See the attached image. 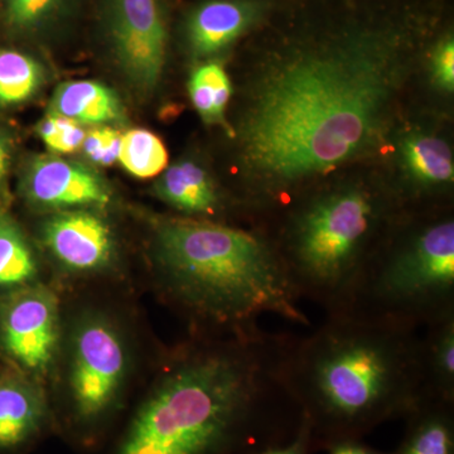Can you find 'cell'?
Instances as JSON below:
<instances>
[{
    "label": "cell",
    "instance_id": "cell-12",
    "mask_svg": "<svg viewBox=\"0 0 454 454\" xmlns=\"http://www.w3.org/2000/svg\"><path fill=\"white\" fill-rule=\"evenodd\" d=\"M262 12L253 0H208L190 14L186 41L191 55L208 59L227 49L256 22Z\"/></svg>",
    "mask_w": 454,
    "mask_h": 454
},
{
    "label": "cell",
    "instance_id": "cell-10",
    "mask_svg": "<svg viewBox=\"0 0 454 454\" xmlns=\"http://www.w3.org/2000/svg\"><path fill=\"white\" fill-rule=\"evenodd\" d=\"M3 343L29 370L50 365L59 342V307L46 286H28L12 295L0 310Z\"/></svg>",
    "mask_w": 454,
    "mask_h": 454
},
{
    "label": "cell",
    "instance_id": "cell-24",
    "mask_svg": "<svg viewBox=\"0 0 454 454\" xmlns=\"http://www.w3.org/2000/svg\"><path fill=\"white\" fill-rule=\"evenodd\" d=\"M38 137L51 154L74 153L82 149L86 131L79 122L49 112L35 127Z\"/></svg>",
    "mask_w": 454,
    "mask_h": 454
},
{
    "label": "cell",
    "instance_id": "cell-28",
    "mask_svg": "<svg viewBox=\"0 0 454 454\" xmlns=\"http://www.w3.org/2000/svg\"><path fill=\"white\" fill-rule=\"evenodd\" d=\"M309 432L306 428L301 430L300 435L289 446L282 448H274V450H265L260 454H304V446H306V438Z\"/></svg>",
    "mask_w": 454,
    "mask_h": 454
},
{
    "label": "cell",
    "instance_id": "cell-4",
    "mask_svg": "<svg viewBox=\"0 0 454 454\" xmlns=\"http://www.w3.org/2000/svg\"><path fill=\"white\" fill-rule=\"evenodd\" d=\"M154 253L173 300L199 321L232 336L260 330L264 315L310 325L262 234L212 221L163 219L155 225Z\"/></svg>",
    "mask_w": 454,
    "mask_h": 454
},
{
    "label": "cell",
    "instance_id": "cell-1",
    "mask_svg": "<svg viewBox=\"0 0 454 454\" xmlns=\"http://www.w3.org/2000/svg\"><path fill=\"white\" fill-rule=\"evenodd\" d=\"M399 71L380 47L355 46L297 57L269 74L241 130L259 195H286L369 146Z\"/></svg>",
    "mask_w": 454,
    "mask_h": 454
},
{
    "label": "cell",
    "instance_id": "cell-11",
    "mask_svg": "<svg viewBox=\"0 0 454 454\" xmlns=\"http://www.w3.org/2000/svg\"><path fill=\"white\" fill-rule=\"evenodd\" d=\"M41 236L53 258L77 273L103 270L115 258L112 227L90 208L55 212L42 225Z\"/></svg>",
    "mask_w": 454,
    "mask_h": 454
},
{
    "label": "cell",
    "instance_id": "cell-16",
    "mask_svg": "<svg viewBox=\"0 0 454 454\" xmlns=\"http://www.w3.org/2000/svg\"><path fill=\"white\" fill-rule=\"evenodd\" d=\"M80 0H4L3 20L12 35L47 40L67 25Z\"/></svg>",
    "mask_w": 454,
    "mask_h": 454
},
{
    "label": "cell",
    "instance_id": "cell-25",
    "mask_svg": "<svg viewBox=\"0 0 454 454\" xmlns=\"http://www.w3.org/2000/svg\"><path fill=\"white\" fill-rule=\"evenodd\" d=\"M121 133L114 127H97L88 131L83 139V155L97 166H112L118 162Z\"/></svg>",
    "mask_w": 454,
    "mask_h": 454
},
{
    "label": "cell",
    "instance_id": "cell-8",
    "mask_svg": "<svg viewBox=\"0 0 454 454\" xmlns=\"http://www.w3.org/2000/svg\"><path fill=\"white\" fill-rule=\"evenodd\" d=\"M127 352L119 333L101 318L83 322L74 336L70 384L74 408L94 419L109 408L121 389Z\"/></svg>",
    "mask_w": 454,
    "mask_h": 454
},
{
    "label": "cell",
    "instance_id": "cell-3",
    "mask_svg": "<svg viewBox=\"0 0 454 454\" xmlns=\"http://www.w3.org/2000/svg\"><path fill=\"white\" fill-rule=\"evenodd\" d=\"M418 333L380 319L325 316L309 336H293L284 381L306 419L339 432L411 411L426 396Z\"/></svg>",
    "mask_w": 454,
    "mask_h": 454
},
{
    "label": "cell",
    "instance_id": "cell-17",
    "mask_svg": "<svg viewBox=\"0 0 454 454\" xmlns=\"http://www.w3.org/2000/svg\"><path fill=\"white\" fill-rule=\"evenodd\" d=\"M43 417V399L37 390L25 382L0 380V448L23 443Z\"/></svg>",
    "mask_w": 454,
    "mask_h": 454
},
{
    "label": "cell",
    "instance_id": "cell-20",
    "mask_svg": "<svg viewBox=\"0 0 454 454\" xmlns=\"http://www.w3.org/2000/svg\"><path fill=\"white\" fill-rule=\"evenodd\" d=\"M403 155L411 177L422 187H441L453 179V160L450 148L441 139L427 136L409 138Z\"/></svg>",
    "mask_w": 454,
    "mask_h": 454
},
{
    "label": "cell",
    "instance_id": "cell-2",
    "mask_svg": "<svg viewBox=\"0 0 454 454\" xmlns=\"http://www.w3.org/2000/svg\"><path fill=\"white\" fill-rule=\"evenodd\" d=\"M293 336L260 328L186 352L137 414L119 454H216L250 441L271 405L293 399L283 376Z\"/></svg>",
    "mask_w": 454,
    "mask_h": 454
},
{
    "label": "cell",
    "instance_id": "cell-26",
    "mask_svg": "<svg viewBox=\"0 0 454 454\" xmlns=\"http://www.w3.org/2000/svg\"><path fill=\"white\" fill-rule=\"evenodd\" d=\"M433 74L442 88L452 91L454 85L453 41L443 42L433 57Z\"/></svg>",
    "mask_w": 454,
    "mask_h": 454
},
{
    "label": "cell",
    "instance_id": "cell-5",
    "mask_svg": "<svg viewBox=\"0 0 454 454\" xmlns=\"http://www.w3.org/2000/svg\"><path fill=\"white\" fill-rule=\"evenodd\" d=\"M387 207L366 188H336L295 208L267 240L301 301L342 312L387 225Z\"/></svg>",
    "mask_w": 454,
    "mask_h": 454
},
{
    "label": "cell",
    "instance_id": "cell-29",
    "mask_svg": "<svg viewBox=\"0 0 454 454\" xmlns=\"http://www.w3.org/2000/svg\"><path fill=\"white\" fill-rule=\"evenodd\" d=\"M331 454H375L365 447L358 446L349 441H340L334 444L333 453Z\"/></svg>",
    "mask_w": 454,
    "mask_h": 454
},
{
    "label": "cell",
    "instance_id": "cell-6",
    "mask_svg": "<svg viewBox=\"0 0 454 454\" xmlns=\"http://www.w3.org/2000/svg\"><path fill=\"white\" fill-rule=\"evenodd\" d=\"M390 226L337 315L423 330L454 313V221Z\"/></svg>",
    "mask_w": 454,
    "mask_h": 454
},
{
    "label": "cell",
    "instance_id": "cell-23",
    "mask_svg": "<svg viewBox=\"0 0 454 454\" xmlns=\"http://www.w3.org/2000/svg\"><path fill=\"white\" fill-rule=\"evenodd\" d=\"M118 162L137 178H153L168 167V152L162 140L146 129L121 134Z\"/></svg>",
    "mask_w": 454,
    "mask_h": 454
},
{
    "label": "cell",
    "instance_id": "cell-27",
    "mask_svg": "<svg viewBox=\"0 0 454 454\" xmlns=\"http://www.w3.org/2000/svg\"><path fill=\"white\" fill-rule=\"evenodd\" d=\"M12 160H13V142L7 131L0 128V192L7 184Z\"/></svg>",
    "mask_w": 454,
    "mask_h": 454
},
{
    "label": "cell",
    "instance_id": "cell-18",
    "mask_svg": "<svg viewBox=\"0 0 454 454\" xmlns=\"http://www.w3.org/2000/svg\"><path fill=\"white\" fill-rule=\"evenodd\" d=\"M453 403L424 396L417 406L418 420L400 454H453Z\"/></svg>",
    "mask_w": 454,
    "mask_h": 454
},
{
    "label": "cell",
    "instance_id": "cell-21",
    "mask_svg": "<svg viewBox=\"0 0 454 454\" xmlns=\"http://www.w3.org/2000/svg\"><path fill=\"white\" fill-rule=\"evenodd\" d=\"M191 101L207 124H225L231 85L223 66L216 61L197 66L188 82Z\"/></svg>",
    "mask_w": 454,
    "mask_h": 454
},
{
    "label": "cell",
    "instance_id": "cell-19",
    "mask_svg": "<svg viewBox=\"0 0 454 454\" xmlns=\"http://www.w3.org/2000/svg\"><path fill=\"white\" fill-rule=\"evenodd\" d=\"M47 70L40 59L13 49H0V107L23 106L40 94Z\"/></svg>",
    "mask_w": 454,
    "mask_h": 454
},
{
    "label": "cell",
    "instance_id": "cell-7",
    "mask_svg": "<svg viewBox=\"0 0 454 454\" xmlns=\"http://www.w3.org/2000/svg\"><path fill=\"white\" fill-rule=\"evenodd\" d=\"M104 32L116 70L139 98L162 82L168 28L160 0H106Z\"/></svg>",
    "mask_w": 454,
    "mask_h": 454
},
{
    "label": "cell",
    "instance_id": "cell-14",
    "mask_svg": "<svg viewBox=\"0 0 454 454\" xmlns=\"http://www.w3.org/2000/svg\"><path fill=\"white\" fill-rule=\"evenodd\" d=\"M49 112L66 116L82 127H114L127 121L125 107L115 90L92 80H73L57 86Z\"/></svg>",
    "mask_w": 454,
    "mask_h": 454
},
{
    "label": "cell",
    "instance_id": "cell-9",
    "mask_svg": "<svg viewBox=\"0 0 454 454\" xmlns=\"http://www.w3.org/2000/svg\"><path fill=\"white\" fill-rule=\"evenodd\" d=\"M26 201L55 212L101 210L112 205L113 188L97 170L61 155H35L27 162L20 179Z\"/></svg>",
    "mask_w": 454,
    "mask_h": 454
},
{
    "label": "cell",
    "instance_id": "cell-13",
    "mask_svg": "<svg viewBox=\"0 0 454 454\" xmlns=\"http://www.w3.org/2000/svg\"><path fill=\"white\" fill-rule=\"evenodd\" d=\"M153 190L158 199L187 219L211 221L225 211V201L210 173L193 160H181L167 167Z\"/></svg>",
    "mask_w": 454,
    "mask_h": 454
},
{
    "label": "cell",
    "instance_id": "cell-15",
    "mask_svg": "<svg viewBox=\"0 0 454 454\" xmlns=\"http://www.w3.org/2000/svg\"><path fill=\"white\" fill-rule=\"evenodd\" d=\"M423 330L424 394L454 403V313Z\"/></svg>",
    "mask_w": 454,
    "mask_h": 454
},
{
    "label": "cell",
    "instance_id": "cell-22",
    "mask_svg": "<svg viewBox=\"0 0 454 454\" xmlns=\"http://www.w3.org/2000/svg\"><path fill=\"white\" fill-rule=\"evenodd\" d=\"M37 276V260L22 230L0 214V288L26 286Z\"/></svg>",
    "mask_w": 454,
    "mask_h": 454
}]
</instances>
